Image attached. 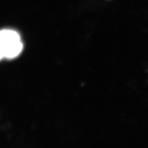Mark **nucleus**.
Here are the masks:
<instances>
[{
    "label": "nucleus",
    "mask_w": 148,
    "mask_h": 148,
    "mask_svg": "<svg viewBox=\"0 0 148 148\" xmlns=\"http://www.w3.org/2000/svg\"><path fill=\"white\" fill-rule=\"evenodd\" d=\"M0 47L3 58H13L18 56L23 49V44L18 33L11 30L0 31Z\"/></svg>",
    "instance_id": "1"
},
{
    "label": "nucleus",
    "mask_w": 148,
    "mask_h": 148,
    "mask_svg": "<svg viewBox=\"0 0 148 148\" xmlns=\"http://www.w3.org/2000/svg\"><path fill=\"white\" fill-rule=\"evenodd\" d=\"M3 58V53L2 52V50H1V48L0 47V60L2 58Z\"/></svg>",
    "instance_id": "2"
}]
</instances>
